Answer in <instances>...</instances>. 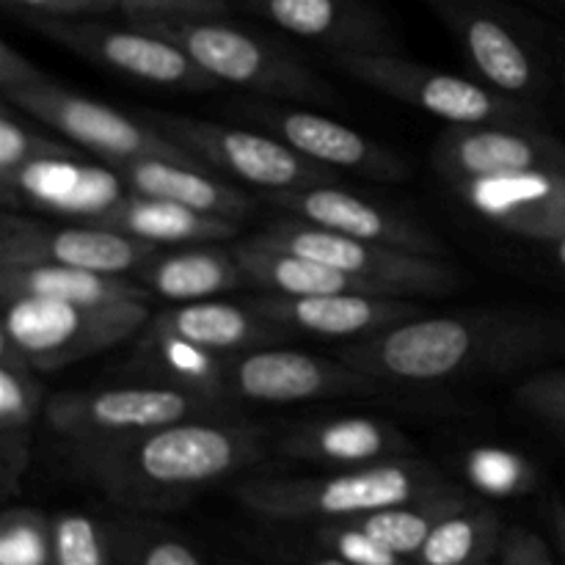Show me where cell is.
<instances>
[{
  "instance_id": "obj_1",
  "label": "cell",
  "mask_w": 565,
  "mask_h": 565,
  "mask_svg": "<svg viewBox=\"0 0 565 565\" xmlns=\"http://www.w3.org/2000/svg\"><path fill=\"white\" fill-rule=\"evenodd\" d=\"M565 351L555 320L519 312H467L403 320L359 337L340 362L379 384H439L491 370H516Z\"/></svg>"
},
{
  "instance_id": "obj_2",
  "label": "cell",
  "mask_w": 565,
  "mask_h": 565,
  "mask_svg": "<svg viewBox=\"0 0 565 565\" xmlns=\"http://www.w3.org/2000/svg\"><path fill=\"white\" fill-rule=\"evenodd\" d=\"M259 452L263 434L252 425L191 419L77 445V458L94 483L130 508L177 505L204 486L259 461Z\"/></svg>"
},
{
  "instance_id": "obj_3",
  "label": "cell",
  "mask_w": 565,
  "mask_h": 565,
  "mask_svg": "<svg viewBox=\"0 0 565 565\" xmlns=\"http://www.w3.org/2000/svg\"><path fill=\"white\" fill-rule=\"evenodd\" d=\"M0 94L17 110L64 132L86 152L103 154L108 163L125 158H163L210 169L147 121L130 119L110 105L66 92L64 86L33 70L11 44H0Z\"/></svg>"
},
{
  "instance_id": "obj_4",
  "label": "cell",
  "mask_w": 565,
  "mask_h": 565,
  "mask_svg": "<svg viewBox=\"0 0 565 565\" xmlns=\"http://www.w3.org/2000/svg\"><path fill=\"white\" fill-rule=\"evenodd\" d=\"M439 489H445V483L430 469L384 461L334 478L248 480L237 489V500L257 516L276 522H345L392 505H406Z\"/></svg>"
},
{
  "instance_id": "obj_5",
  "label": "cell",
  "mask_w": 565,
  "mask_h": 565,
  "mask_svg": "<svg viewBox=\"0 0 565 565\" xmlns=\"http://www.w3.org/2000/svg\"><path fill=\"white\" fill-rule=\"evenodd\" d=\"M147 323L149 307L141 301L75 303L20 296L3 301L0 340L11 342L36 370L55 373L119 345Z\"/></svg>"
},
{
  "instance_id": "obj_6",
  "label": "cell",
  "mask_w": 565,
  "mask_h": 565,
  "mask_svg": "<svg viewBox=\"0 0 565 565\" xmlns=\"http://www.w3.org/2000/svg\"><path fill=\"white\" fill-rule=\"evenodd\" d=\"M132 25L158 33L185 50L210 77L281 99H329L318 75L281 55L270 44L207 17H132Z\"/></svg>"
},
{
  "instance_id": "obj_7",
  "label": "cell",
  "mask_w": 565,
  "mask_h": 565,
  "mask_svg": "<svg viewBox=\"0 0 565 565\" xmlns=\"http://www.w3.org/2000/svg\"><path fill=\"white\" fill-rule=\"evenodd\" d=\"M257 237L298 257L315 259V263L370 281L384 296H441L458 287V274L441 257L359 241V237L323 230L301 218L276 221Z\"/></svg>"
},
{
  "instance_id": "obj_8",
  "label": "cell",
  "mask_w": 565,
  "mask_h": 565,
  "mask_svg": "<svg viewBox=\"0 0 565 565\" xmlns=\"http://www.w3.org/2000/svg\"><path fill=\"white\" fill-rule=\"evenodd\" d=\"M141 121L163 132L169 141L180 143L185 152H191L210 169L241 177L243 182L263 188V191H298V188H318L334 182V171L312 163L279 138L232 130V127L193 119V116L160 114V110H143Z\"/></svg>"
},
{
  "instance_id": "obj_9",
  "label": "cell",
  "mask_w": 565,
  "mask_h": 565,
  "mask_svg": "<svg viewBox=\"0 0 565 565\" xmlns=\"http://www.w3.org/2000/svg\"><path fill=\"white\" fill-rule=\"evenodd\" d=\"M331 61L364 86L450 125H530L527 108L516 99L467 77L397 58L395 53H334Z\"/></svg>"
},
{
  "instance_id": "obj_10",
  "label": "cell",
  "mask_w": 565,
  "mask_h": 565,
  "mask_svg": "<svg viewBox=\"0 0 565 565\" xmlns=\"http://www.w3.org/2000/svg\"><path fill=\"white\" fill-rule=\"evenodd\" d=\"M210 408L207 397L177 386H130L105 392H61L50 397L47 423L64 439H119L163 425L185 423Z\"/></svg>"
},
{
  "instance_id": "obj_11",
  "label": "cell",
  "mask_w": 565,
  "mask_h": 565,
  "mask_svg": "<svg viewBox=\"0 0 565 565\" xmlns=\"http://www.w3.org/2000/svg\"><path fill=\"white\" fill-rule=\"evenodd\" d=\"M31 25L72 53L121 72L132 81L188 88V92H210L218 86V81L210 77L185 50L136 25L130 31H121V28L97 25V22H70L64 17H39V20H31Z\"/></svg>"
},
{
  "instance_id": "obj_12",
  "label": "cell",
  "mask_w": 565,
  "mask_h": 565,
  "mask_svg": "<svg viewBox=\"0 0 565 565\" xmlns=\"http://www.w3.org/2000/svg\"><path fill=\"white\" fill-rule=\"evenodd\" d=\"M158 243L105 226H47L6 213L0 221V268L14 265H70V268L125 274L158 257Z\"/></svg>"
},
{
  "instance_id": "obj_13",
  "label": "cell",
  "mask_w": 565,
  "mask_h": 565,
  "mask_svg": "<svg viewBox=\"0 0 565 565\" xmlns=\"http://www.w3.org/2000/svg\"><path fill=\"white\" fill-rule=\"evenodd\" d=\"M434 166L450 185L527 171L565 174V147L530 125H452L436 141Z\"/></svg>"
},
{
  "instance_id": "obj_14",
  "label": "cell",
  "mask_w": 565,
  "mask_h": 565,
  "mask_svg": "<svg viewBox=\"0 0 565 565\" xmlns=\"http://www.w3.org/2000/svg\"><path fill=\"white\" fill-rule=\"evenodd\" d=\"M226 373L232 392L254 403H301L320 397L373 395L379 390V381L359 373L351 364L279 348L243 353L226 367Z\"/></svg>"
},
{
  "instance_id": "obj_15",
  "label": "cell",
  "mask_w": 565,
  "mask_h": 565,
  "mask_svg": "<svg viewBox=\"0 0 565 565\" xmlns=\"http://www.w3.org/2000/svg\"><path fill=\"white\" fill-rule=\"evenodd\" d=\"M243 110L254 121L276 132L279 141L290 143L296 152L326 169H345L384 182H403L412 174L401 154L370 141L353 127L340 125L329 116L309 114V110L268 108V105H246Z\"/></svg>"
},
{
  "instance_id": "obj_16",
  "label": "cell",
  "mask_w": 565,
  "mask_h": 565,
  "mask_svg": "<svg viewBox=\"0 0 565 565\" xmlns=\"http://www.w3.org/2000/svg\"><path fill=\"white\" fill-rule=\"evenodd\" d=\"M246 307L276 329L307 331L318 337H367L423 315L417 303L401 296L329 292V296H265L248 298Z\"/></svg>"
},
{
  "instance_id": "obj_17",
  "label": "cell",
  "mask_w": 565,
  "mask_h": 565,
  "mask_svg": "<svg viewBox=\"0 0 565 565\" xmlns=\"http://www.w3.org/2000/svg\"><path fill=\"white\" fill-rule=\"evenodd\" d=\"M268 199L296 218L359 237V241L406 248V252L428 254V257H441L445 252L441 241H436V235H430L425 226L414 224L412 218L395 213V210L367 202L356 193L342 191V188L318 185L298 188V191H274L268 193Z\"/></svg>"
},
{
  "instance_id": "obj_18",
  "label": "cell",
  "mask_w": 565,
  "mask_h": 565,
  "mask_svg": "<svg viewBox=\"0 0 565 565\" xmlns=\"http://www.w3.org/2000/svg\"><path fill=\"white\" fill-rule=\"evenodd\" d=\"M458 196L491 224L541 243L565 237V174L527 171L497 180L452 185Z\"/></svg>"
},
{
  "instance_id": "obj_19",
  "label": "cell",
  "mask_w": 565,
  "mask_h": 565,
  "mask_svg": "<svg viewBox=\"0 0 565 565\" xmlns=\"http://www.w3.org/2000/svg\"><path fill=\"white\" fill-rule=\"evenodd\" d=\"M6 204H31L55 215L92 224L97 215L127 196L116 171L81 166L72 158H44L0 177Z\"/></svg>"
},
{
  "instance_id": "obj_20",
  "label": "cell",
  "mask_w": 565,
  "mask_h": 565,
  "mask_svg": "<svg viewBox=\"0 0 565 565\" xmlns=\"http://www.w3.org/2000/svg\"><path fill=\"white\" fill-rule=\"evenodd\" d=\"M110 169L116 171L130 193L149 199H166V202L185 204L207 215H221L230 221H243L254 210V202L237 188L215 180L207 169L199 166L177 163L163 158H125L110 160Z\"/></svg>"
},
{
  "instance_id": "obj_21",
  "label": "cell",
  "mask_w": 565,
  "mask_h": 565,
  "mask_svg": "<svg viewBox=\"0 0 565 565\" xmlns=\"http://www.w3.org/2000/svg\"><path fill=\"white\" fill-rule=\"evenodd\" d=\"M259 14L292 36L312 39L334 53H392L386 36L370 11L351 0H252Z\"/></svg>"
},
{
  "instance_id": "obj_22",
  "label": "cell",
  "mask_w": 565,
  "mask_h": 565,
  "mask_svg": "<svg viewBox=\"0 0 565 565\" xmlns=\"http://www.w3.org/2000/svg\"><path fill=\"white\" fill-rule=\"evenodd\" d=\"M237 265L246 274L248 285H257L268 292L281 296H329V292H367V296H384L370 281L348 276L342 270L329 268L315 259L298 257V254L276 248L259 241L257 235L237 243L232 248Z\"/></svg>"
},
{
  "instance_id": "obj_23",
  "label": "cell",
  "mask_w": 565,
  "mask_h": 565,
  "mask_svg": "<svg viewBox=\"0 0 565 565\" xmlns=\"http://www.w3.org/2000/svg\"><path fill=\"white\" fill-rule=\"evenodd\" d=\"M92 224L119 230L158 246L160 243H218L237 235V221L199 213L166 199L138 196V193H127Z\"/></svg>"
},
{
  "instance_id": "obj_24",
  "label": "cell",
  "mask_w": 565,
  "mask_h": 565,
  "mask_svg": "<svg viewBox=\"0 0 565 565\" xmlns=\"http://www.w3.org/2000/svg\"><path fill=\"white\" fill-rule=\"evenodd\" d=\"M36 367L25 362L11 342L0 340V483L3 494H14L28 467L31 423L44 401Z\"/></svg>"
},
{
  "instance_id": "obj_25",
  "label": "cell",
  "mask_w": 565,
  "mask_h": 565,
  "mask_svg": "<svg viewBox=\"0 0 565 565\" xmlns=\"http://www.w3.org/2000/svg\"><path fill=\"white\" fill-rule=\"evenodd\" d=\"M20 296L58 298L75 303H149L152 292L119 274L70 268V265H14L0 268V301Z\"/></svg>"
},
{
  "instance_id": "obj_26",
  "label": "cell",
  "mask_w": 565,
  "mask_h": 565,
  "mask_svg": "<svg viewBox=\"0 0 565 565\" xmlns=\"http://www.w3.org/2000/svg\"><path fill=\"white\" fill-rule=\"evenodd\" d=\"M136 276L152 296L177 303L207 301L218 292L248 285L235 254L221 248L158 254L143 268H138Z\"/></svg>"
},
{
  "instance_id": "obj_27",
  "label": "cell",
  "mask_w": 565,
  "mask_h": 565,
  "mask_svg": "<svg viewBox=\"0 0 565 565\" xmlns=\"http://www.w3.org/2000/svg\"><path fill=\"white\" fill-rule=\"evenodd\" d=\"M279 450L301 461L384 463L386 456L406 450V439L381 419L348 417L292 430L281 439Z\"/></svg>"
},
{
  "instance_id": "obj_28",
  "label": "cell",
  "mask_w": 565,
  "mask_h": 565,
  "mask_svg": "<svg viewBox=\"0 0 565 565\" xmlns=\"http://www.w3.org/2000/svg\"><path fill=\"white\" fill-rule=\"evenodd\" d=\"M149 326L169 331V334L193 342V345L204 348L210 353H232L241 351V348H254L259 342H268L276 331V326L259 318L257 312H252L246 303L241 307V303L215 301V298L166 309Z\"/></svg>"
},
{
  "instance_id": "obj_29",
  "label": "cell",
  "mask_w": 565,
  "mask_h": 565,
  "mask_svg": "<svg viewBox=\"0 0 565 565\" xmlns=\"http://www.w3.org/2000/svg\"><path fill=\"white\" fill-rule=\"evenodd\" d=\"M458 33L472 64L494 88L505 94H527L541 86L533 55L505 25L486 14H467L458 22Z\"/></svg>"
},
{
  "instance_id": "obj_30",
  "label": "cell",
  "mask_w": 565,
  "mask_h": 565,
  "mask_svg": "<svg viewBox=\"0 0 565 565\" xmlns=\"http://www.w3.org/2000/svg\"><path fill=\"white\" fill-rule=\"evenodd\" d=\"M463 508H469L467 497L445 486V489L434 491L428 497H419L414 502H406V505H392L384 508V511L364 513V516L348 519V522L362 527L364 533L373 535L379 544H384L395 555L417 557L428 535L436 530V524H441L447 516L463 511Z\"/></svg>"
},
{
  "instance_id": "obj_31",
  "label": "cell",
  "mask_w": 565,
  "mask_h": 565,
  "mask_svg": "<svg viewBox=\"0 0 565 565\" xmlns=\"http://www.w3.org/2000/svg\"><path fill=\"white\" fill-rule=\"evenodd\" d=\"M143 356L152 362V370L163 373L177 384V390L193 392L199 397L224 395L230 386V373L218 362V353H210L193 342L147 326V340H143Z\"/></svg>"
},
{
  "instance_id": "obj_32",
  "label": "cell",
  "mask_w": 565,
  "mask_h": 565,
  "mask_svg": "<svg viewBox=\"0 0 565 565\" xmlns=\"http://www.w3.org/2000/svg\"><path fill=\"white\" fill-rule=\"evenodd\" d=\"M500 544V519L472 505L436 524L419 550V565H483Z\"/></svg>"
},
{
  "instance_id": "obj_33",
  "label": "cell",
  "mask_w": 565,
  "mask_h": 565,
  "mask_svg": "<svg viewBox=\"0 0 565 565\" xmlns=\"http://www.w3.org/2000/svg\"><path fill=\"white\" fill-rule=\"evenodd\" d=\"M467 472L469 480H472L480 491L494 497L524 494L535 480L533 467H530L522 456L508 450H494V447H483V450L469 452Z\"/></svg>"
},
{
  "instance_id": "obj_34",
  "label": "cell",
  "mask_w": 565,
  "mask_h": 565,
  "mask_svg": "<svg viewBox=\"0 0 565 565\" xmlns=\"http://www.w3.org/2000/svg\"><path fill=\"white\" fill-rule=\"evenodd\" d=\"M50 550L55 565H105L97 524L81 513H64L55 519Z\"/></svg>"
},
{
  "instance_id": "obj_35",
  "label": "cell",
  "mask_w": 565,
  "mask_h": 565,
  "mask_svg": "<svg viewBox=\"0 0 565 565\" xmlns=\"http://www.w3.org/2000/svg\"><path fill=\"white\" fill-rule=\"evenodd\" d=\"M44 158H75V149H70L61 141H53L47 136L25 130L9 114L0 116V177Z\"/></svg>"
},
{
  "instance_id": "obj_36",
  "label": "cell",
  "mask_w": 565,
  "mask_h": 565,
  "mask_svg": "<svg viewBox=\"0 0 565 565\" xmlns=\"http://www.w3.org/2000/svg\"><path fill=\"white\" fill-rule=\"evenodd\" d=\"M47 561V539L42 519L33 513H9L3 519V541H0V563L3 565H44Z\"/></svg>"
},
{
  "instance_id": "obj_37",
  "label": "cell",
  "mask_w": 565,
  "mask_h": 565,
  "mask_svg": "<svg viewBox=\"0 0 565 565\" xmlns=\"http://www.w3.org/2000/svg\"><path fill=\"white\" fill-rule=\"evenodd\" d=\"M320 535H323V541L331 546L337 557L353 565H406L403 563L406 557L390 552L373 535H367L362 527L348 522V519L340 524H331V527H323Z\"/></svg>"
},
{
  "instance_id": "obj_38",
  "label": "cell",
  "mask_w": 565,
  "mask_h": 565,
  "mask_svg": "<svg viewBox=\"0 0 565 565\" xmlns=\"http://www.w3.org/2000/svg\"><path fill=\"white\" fill-rule=\"evenodd\" d=\"M516 403L552 428L565 430V373H539L516 390Z\"/></svg>"
},
{
  "instance_id": "obj_39",
  "label": "cell",
  "mask_w": 565,
  "mask_h": 565,
  "mask_svg": "<svg viewBox=\"0 0 565 565\" xmlns=\"http://www.w3.org/2000/svg\"><path fill=\"white\" fill-rule=\"evenodd\" d=\"M500 565H555L550 546L530 530H511L500 546Z\"/></svg>"
},
{
  "instance_id": "obj_40",
  "label": "cell",
  "mask_w": 565,
  "mask_h": 565,
  "mask_svg": "<svg viewBox=\"0 0 565 565\" xmlns=\"http://www.w3.org/2000/svg\"><path fill=\"white\" fill-rule=\"evenodd\" d=\"M138 565H202V561H199L182 541L163 539L152 541V544L143 550L141 563Z\"/></svg>"
},
{
  "instance_id": "obj_41",
  "label": "cell",
  "mask_w": 565,
  "mask_h": 565,
  "mask_svg": "<svg viewBox=\"0 0 565 565\" xmlns=\"http://www.w3.org/2000/svg\"><path fill=\"white\" fill-rule=\"evenodd\" d=\"M154 17H215L226 9V0H158Z\"/></svg>"
},
{
  "instance_id": "obj_42",
  "label": "cell",
  "mask_w": 565,
  "mask_h": 565,
  "mask_svg": "<svg viewBox=\"0 0 565 565\" xmlns=\"http://www.w3.org/2000/svg\"><path fill=\"white\" fill-rule=\"evenodd\" d=\"M20 3L31 6V9L47 11V14H77V11H94L86 0H20Z\"/></svg>"
},
{
  "instance_id": "obj_43",
  "label": "cell",
  "mask_w": 565,
  "mask_h": 565,
  "mask_svg": "<svg viewBox=\"0 0 565 565\" xmlns=\"http://www.w3.org/2000/svg\"><path fill=\"white\" fill-rule=\"evenodd\" d=\"M119 6H125L130 11V17H143V14H160L158 0H116Z\"/></svg>"
},
{
  "instance_id": "obj_44",
  "label": "cell",
  "mask_w": 565,
  "mask_h": 565,
  "mask_svg": "<svg viewBox=\"0 0 565 565\" xmlns=\"http://www.w3.org/2000/svg\"><path fill=\"white\" fill-rule=\"evenodd\" d=\"M312 565H353V563H348V561H342V557L331 555V557H323V561H315Z\"/></svg>"
},
{
  "instance_id": "obj_45",
  "label": "cell",
  "mask_w": 565,
  "mask_h": 565,
  "mask_svg": "<svg viewBox=\"0 0 565 565\" xmlns=\"http://www.w3.org/2000/svg\"><path fill=\"white\" fill-rule=\"evenodd\" d=\"M555 254H557V263L565 268V237H561V241L555 243Z\"/></svg>"
},
{
  "instance_id": "obj_46",
  "label": "cell",
  "mask_w": 565,
  "mask_h": 565,
  "mask_svg": "<svg viewBox=\"0 0 565 565\" xmlns=\"http://www.w3.org/2000/svg\"><path fill=\"white\" fill-rule=\"evenodd\" d=\"M557 530H561V544H563V552H565V511H563L561 522H557Z\"/></svg>"
}]
</instances>
